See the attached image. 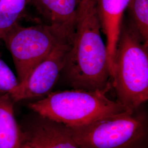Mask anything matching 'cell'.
I'll list each match as a JSON object with an SVG mask.
<instances>
[{
  "instance_id": "cell-1",
  "label": "cell",
  "mask_w": 148,
  "mask_h": 148,
  "mask_svg": "<svg viewBox=\"0 0 148 148\" xmlns=\"http://www.w3.org/2000/svg\"><path fill=\"white\" fill-rule=\"evenodd\" d=\"M63 70L74 89L95 90L112 86L96 0L81 1Z\"/></svg>"
},
{
  "instance_id": "cell-2",
  "label": "cell",
  "mask_w": 148,
  "mask_h": 148,
  "mask_svg": "<svg viewBox=\"0 0 148 148\" xmlns=\"http://www.w3.org/2000/svg\"><path fill=\"white\" fill-rule=\"evenodd\" d=\"M106 89H79L50 92L29 107L39 116L63 124L70 128L82 127L106 117L127 110L116 101L110 99Z\"/></svg>"
},
{
  "instance_id": "cell-3",
  "label": "cell",
  "mask_w": 148,
  "mask_h": 148,
  "mask_svg": "<svg viewBox=\"0 0 148 148\" xmlns=\"http://www.w3.org/2000/svg\"><path fill=\"white\" fill-rule=\"evenodd\" d=\"M148 48L131 24H122L111 84L117 101L127 110H136L148 101Z\"/></svg>"
},
{
  "instance_id": "cell-4",
  "label": "cell",
  "mask_w": 148,
  "mask_h": 148,
  "mask_svg": "<svg viewBox=\"0 0 148 148\" xmlns=\"http://www.w3.org/2000/svg\"><path fill=\"white\" fill-rule=\"evenodd\" d=\"M148 124L147 114L138 109L69 128L79 148H147Z\"/></svg>"
},
{
  "instance_id": "cell-5",
  "label": "cell",
  "mask_w": 148,
  "mask_h": 148,
  "mask_svg": "<svg viewBox=\"0 0 148 148\" xmlns=\"http://www.w3.org/2000/svg\"><path fill=\"white\" fill-rule=\"evenodd\" d=\"M73 33L48 24L25 27L17 23L12 27L2 40L11 53L19 83L26 79L56 46L71 40Z\"/></svg>"
},
{
  "instance_id": "cell-6",
  "label": "cell",
  "mask_w": 148,
  "mask_h": 148,
  "mask_svg": "<svg viewBox=\"0 0 148 148\" xmlns=\"http://www.w3.org/2000/svg\"><path fill=\"white\" fill-rule=\"evenodd\" d=\"M71 40L61 43L34 68L9 95L14 102L41 97L50 93L64 69Z\"/></svg>"
},
{
  "instance_id": "cell-7",
  "label": "cell",
  "mask_w": 148,
  "mask_h": 148,
  "mask_svg": "<svg viewBox=\"0 0 148 148\" xmlns=\"http://www.w3.org/2000/svg\"><path fill=\"white\" fill-rule=\"evenodd\" d=\"M39 116L23 132L24 142L34 148H79L69 127Z\"/></svg>"
},
{
  "instance_id": "cell-8",
  "label": "cell",
  "mask_w": 148,
  "mask_h": 148,
  "mask_svg": "<svg viewBox=\"0 0 148 148\" xmlns=\"http://www.w3.org/2000/svg\"><path fill=\"white\" fill-rule=\"evenodd\" d=\"M129 2L130 0H96V9L101 29L106 38V47L111 76L123 16Z\"/></svg>"
},
{
  "instance_id": "cell-9",
  "label": "cell",
  "mask_w": 148,
  "mask_h": 148,
  "mask_svg": "<svg viewBox=\"0 0 148 148\" xmlns=\"http://www.w3.org/2000/svg\"><path fill=\"white\" fill-rule=\"evenodd\" d=\"M82 0H29L47 24L74 31Z\"/></svg>"
},
{
  "instance_id": "cell-10",
  "label": "cell",
  "mask_w": 148,
  "mask_h": 148,
  "mask_svg": "<svg viewBox=\"0 0 148 148\" xmlns=\"http://www.w3.org/2000/svg\"><path fill=\"white\" fill-rule=\"evenodd\" d=\"M23 132L16 121L14 101L8 94L0 93V148H19Z\"/></svg>"
},
{
  "instance_id": "cell-11",
  "label": "cell",
  "mask_w": 148,
  "mask_h": 148,
  "mask_svg": "<svg viewBox=\"0 0 148 148\" xmlns=\"http://www.w3.org/2000/svg\"><path fill=\"white\" fill-rule=\"evenodd\" d=\"M29 0H0V39L17 23Z\"/></svg>"
},
{
  "instance_id": "cell-12",
  "label": "cell",
  "mask_w": 148,
  "mask_h": 148,
  "mask_svg": "<svg viewBox=\"0 0 148 148\" xmlns=\"http://www.w3.org/2000/svg\"><path fill=\"white\" fill-rule=\"evenodd\" d=\"M127 8L131 26L142 42L148 45V0H130Z\"/></svg>"
},
{
  "instance_id": "cell-13",
  "label": "cell",
  "mask_w": 148,
  "mask_h": 148,
  "mask_svg": "<svg viewBox=\"0 0 148 148\" xmlns=\"http://www.w3.org/2000/svg\"><path fill=\"white\" fill-rule=\"evenodd\" d=\"M19 82L18 79L0 57V93L9 95Z\"/></svg>"
},
{
  "instance_id": "cell-14",
  "label": "cell",
  "mask_w": 148,
  "mask_h": 148,
  "mask_svg": "<svg viewBox=\"0 0 148 148\" xmlns=\"http://www.w3.org/2000/svg\"><path fill=\"white\" fill-rule=\"evenodd\" d=\"M19 148H32V147H31L30 145H29L28 144L25 143V142H23V144H21V147Z\"/></svg>"
}]
</instances>
